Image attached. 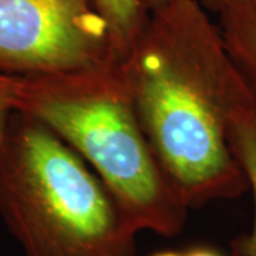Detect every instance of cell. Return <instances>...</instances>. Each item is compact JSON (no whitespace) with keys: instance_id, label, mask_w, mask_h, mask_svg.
I'll return each instance as SVG.
<instances>
[{"instance_id":"6da1fadb","label":"cell","mask_w":256,"mask_h":256,"mask_svg":"<svg viewBox=\"0 0 256 256\" xmlns=\"http://www.w3.org/2000/svg\"><path fill=\"white\" fill-rule=\"evenodd\" d=\"M118 70L158 164L190 210L246 190L229 132L256 100L198 0L150 10Z\"/></svg>"},{"instance_id":"7a4b0ae2","label":"cell","mask_w":256,"mask_h":256,"mask_svg":"<svg viewBox=\"0 0 256 256\" xmlns=\"http://www.w3.org/2000/svg\"><path fill=\"white\" fill-rule=\"evenodd\" d=\"M16 111L46 124L82 156L138 232L180 235L190 208L146 141L118 64L18 76Z\"/></svg>"},{"instance_id":"3957f363","label":"cell","mask_w":256,"mask_h":256,"mask_svg":"<svg viewBox=\"0 0 256 256\" xmlns=\"http://www.w3.org/2000/svg\"><path fill=\"white\" fill-rule=\"evenodd\" d=\"M0 218L24 256H136L138 230L97 174L18 111L0 144Z\"/></svg>"},{"instance_id":"277c9868","label":"cell","mask_w":256,"mask_h":256,"mask_svg":"<svg viewBox=\"0 0 256 256\" xmlns=\"http://www.w3.org/2000/svg\"><path fill=\"white\" fill-rule=\"evenodd\" d=\"M118 64L94 0H0V72L66 73Z\"/></svg>"},{"instance_id":"5b68a950","label":"cell","mask_w":256,"mask_h":256,"mask_svg":"<svg viewBox=\"0 0 256 256\" xmlns=\"http://www.w3.org/2000/svg\"><path fill=\"white\" fill-rule=\"evenodd\" d=\"M216 16L226 53L256 100V0H228Z\"/></svg>"},{"instance_id":"8992f818","label":"cell","mask_w":256,"mask_h":256,"mask_svg":"<svg viewBox=\"0 0 256 256\" xmlns=\"http://www.w3.org/2000/svg\"><path fill=\"white\" fill-rule=\"evenodd\" d=\"M232 152L254 194L255 222L252 230L232 244V256H256V106L239 117L229 132Z\"/></svg>"},{"instance_id":"52a82bcc","label":"cell","mask_w":256,"mask_h":256,"mask_svg":"<svg viewBox=\"0 0 256 256\" xmlns=\"http://www.w3.org/2000/svg\"><path fill=\"white\" fill-rule=\"evenodd\" d=\"M94 6L106 23L112 54L120 63L137 42L148 12L140 0H94Z\"/></svg>"},{"instance_id":"ba28073f","label":"cell","mask_w":256,"mask_h":256,"mask_svg":"<svg viewBox=\"0 0 256 256\" xmlns=\"http://www.w3.org/2000/svg\"><path fill=\"white\" fill-rule=\"evenodd\" d=\"M18 92V76L0 72V144L4 137L8 122L16 111Z\"/></svg>"},{"instance_id":"9c48e42d","label":"cell","mask_w":256,"mask_h":256,"mask_svg":"<svg viewBox=\"0 0 256 256\" xmlns=\"http://www.w3.org/2000/svg\"><path fill=\"white\" fill-rule=\"evenodd\" d=\"M184 256H220L218 252H215L214 249H210V248H192L191 250L185 252Z\"/></svg>"},{"instance_id":"30bf717a","label":"cell","mask_w":256,"mask_h":256,"mask_svg":"<svg viewBox=\"0 0 256 256\" xmlns=\"http://www.w3.org/2000/svg\"><path fill=\"white\" fill-rule=\"evenodd\" d=\"M200 3L202 4V8L206 10H210V12H214V13H216L220 8L224 4V3H226L228 0H198Z\"/></svg>"},{"instance_id":"8fae6325","label":"cell","mask_w":256,"mask_h":256,"mask_svg":"<svg viewBox=\"0 0 256 256\" xmlns=\"http://www.w3.org/2000/svg\"><path fill=\"white\" fill-rule=\"evenodd\" d=\"M140 2H141V4L146 8V12H150L151 9H154L156 6L161 4V3L165 2V0H140Z\"/></svg>"},{"instance_id":"7c38bea8","label":"cell","mask_w":256,"mask_h":256,"mask_svg":"<svg viewBox=\"0 0 256 256\" xmlns=\"http://www.w3.org/2000/svg\"><path fill=\"white\" fill-rule=\"evenodd\" d=\"M152 256H184V254H180V252H172V250H164V252L154 254Z\"/></svg>"}]
</instances>
